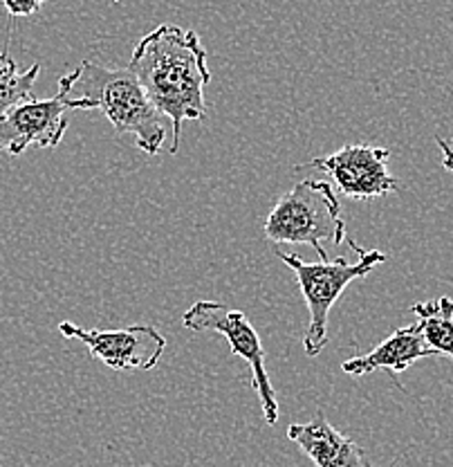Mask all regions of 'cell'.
Listing matches in <instances>:
<instances>
[{
    "mask_svg": "<svg viewBox=\"0 0 453 467\" xmlns=\"http://www.w3.org/2000/svg\"><path fill=\"white\" fill-rule=\"evenodd\" d=\"M129 70L173 126L169 150L175 155L182 142L184 121H202L207 115L204 88L211 84V72L198 32L170 23L155 27L135 46Z\"/></svg>",
    "mask_w": 453,
    "mask_h": 467,
    "instance_id": "1",
    "label": "cell"
},
{
    "mask_svg": "<svg viewBox=\"0 0 453 467\" xmlns=\"http://www.w3.org/2000/svg\"><path fill=\"white\" fill-rule=\"evenodd\" d=\"M79 79L72 86V97H86L113 124L117 135H133L138 149L146 155H158L167 140L169 119L155 109L149 92L138 77L124 70L97 66L84 61L79 67Z\"/></svg>",
    "mask_w": 453,
    "mask_h": 467,
    "instance_id": "2",
    "label": "cell"
},
{
    "mask_svg": "<svg viewBox=\"0 0 453 467\" xmlns=\"http://www.w3.org/2000/svg\"><path fill=\"white\" fill-rule=\"evenodd\" d=\"M263 234L272 243H305L314 247L321 261H328V252L321 243L335 245L348 243L345 221L341 218V204L335 198L333 184L325 180L305 178L279 198L267 216Z\"/></svg>",
    "mask_w": 453,
    "mask_h": 467,
    "instance_id": "3",
    "label": "cell"
},
{
    "mask_svg": "<svg viewBox=\"0 0 453 467\" xmlns=\"http://www.w3.org/2000/svg\"><path fill=\"white\" fill-rule=\"evenodd\" d=\"M350 247L359 252L357 263H348L345 259L308 263L296 254L279 252V259L294 272L299 281L301 295L310 313L308 330L304 335V350L308 358H316L328 344V319L330 310L337 304L339 296L353 281L370 275L377 265L388 261V256L379 250H364L355 241H348Z\"/></svg>",
    "mask_w": 453,
    "mask_h": 467,
    "instance_id": "4",
    "label": "cell"
},
{
    "mask_svg": "<svg viewBox=\"0 0 453 467\" xmlns=\"http://www.w3.org/2000/svg\"><path fill=\"white\" fill-rule=\"evenodd\" d=\"M79 79V70L63 75L52 99H29L14 106L0 117V153L23 155L29 146L57 149L66 135L70 110H95L97 106L86 97H72V86Z\"/></svg>",
    "mask_w": 453,
    "mask_h": 467,
    "instance_id": "5",
    "label": "cell"
},
{
    "mask_svg": "<svg viewBox=\"0 0 453 467\" xmlns=\"http://www.w3.org/2000/svg\"><path fill=\"white\" fill-rule=\"evenodd\" d=\"M184 328L193 333H218L227 339L229 350L236 358L245 359L252 368V384L256 389V396L261 400L263 418L267 425H276L279 420V400H276V389L270 382L265 368V348L256 328L241 310L227 308L218 301H196L187 313L182 315Z\"/></svg>",
    "mask_w": 453,
    "mask_h": 467,
    "instance_id": "6",
    "label": "cell"
},
{
    "mask_svg": "<svg viewBox=\"0 0 453 467\" xmlns=\"http://www.w3.org/2000/svg\"><path fill=\"white\" fill-rule=\"evenodd\" d=\"M58 333L84 344L97 362L115 371H150L167 350V337L150 324L119 330H84L72 321H61Z\"/></svg>",
    "mask_w": 453,
    "mask_h": 467,
    "instance_id": "7",
    "label": "cell"
},
{
    "mask_svg": "<svg viewBox=\"0 0 453 467\" xmlns=\"http://www.w3.org/2000/svg\"><path fill=\"white\" fill-rule=\"evenodd\" d=\"M391 150L366 144H345L337 153L314 158L299 169H316L330 175L339 192L355 201H373L399 189V180L388 171Z\"/></svg>",
    "mask_w": 453,
    "mask_h": 467,
    "instance_id": "8",
    "label": "cell"
},
{
    "mask_svg": "<svg viewBox=\"0 0 453 467\" xmlns=\"http://www.w3.org/2000/svg\"><path fill=\"white\" fill-rule=\"evenodd\" d=\"M287 438L296 442L316 467H377L370 463L357 442L339 434L321 411L310 422L287 427Z\"/></svg>",
    "mask_w": 453,
    "mask_h": 467,
    "instance_id": "9",
    "label": "cell"
},
{
    "mask_svg": "<svg viewBox=\"0 0 453 467\" xmlns=\"http://www.w3.org/2000/svg\"><path fill=\"white\" fill-rule=\"evenodd\" d=\"M427 358H438V353L433 350L422 337L417 324L404 326L397 328L396 333L388 335L382 344H377L370 353L357 355V358H350L341 364V371L345 376H368V373L379 371V368H386V371L399 373L407 371L408 367L417 362V359Z\"/></svg>",
    "mask_w": 453,
    "mask_h": 467,
    "instance_id": "10",
    "label": "cell"
},
{
    "mask_svg": "<svg viewBox=\"0 0 453 467\" xmlns=\"http://www.w3.org/2000/svg\"><path fill=\"white\" fill-rule=\"evenodd\" d=\"M411 310L428 347L438 355L453 358V299L438 296L433 301H417Z\"/></svg>",
    "mask_w": 453,
    "mask_h": 467,
    "instance_id": "11",
    "label": "cell"
},
{
    "mask_svg": "<svg viewBox=\"0 0 453 467\" xmlns=\"http://www.w3.org/2000/svg\"><path fill=\"white\" fill-rule=\"evenodd\" d=\"M41 72V63H34L29 70H18L16 61L0 52V117L14 106L34 99V84Z\"/></svg>",
    "mask_w": 453,
    "mask_h": 467,
    "instance_id": "12",
    "label": "cell"
},
{
    "mask_svg": "<svg viewBox=\"0 0 453 467\" xmlns=\"http://www.w3.org/2000/svg\"><path fill=\"white\" fill-rule=\"evenodd\" d=\"M46 3L47 0H3L5 9H7V14L12 18L34 16Z\"/></svg>",
    "mask_w": 453,
    "mask_h": 467,
    "instance_id": "13",
    "label": "cell"
},
{
    "mask_svg": "<svg viewBox=\"0 0 453 467\" xmlns=\"http://www.w3.org/2000/svg\"><path fill=\"white\" fill-rule=\"evenodd\" d=\"M436 144H438V149L442 150V167H445L447 171L453 173V142L445 138H436Z\"/></svg>",
    "mask_w": 453,
    "mask_h": 467,
    "instance_id": "14",
    "label": "cell"
}]
</instances>
